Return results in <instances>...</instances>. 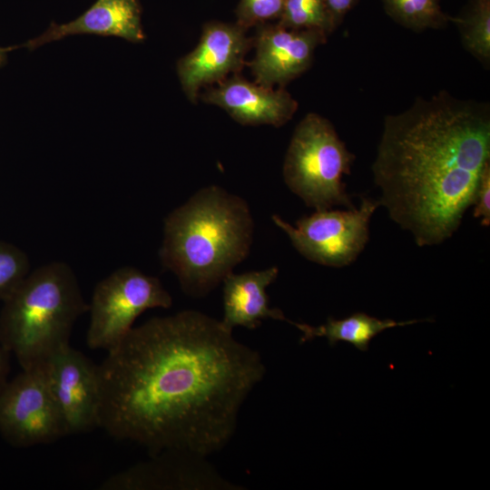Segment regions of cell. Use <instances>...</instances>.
Returning <instances> with one entry per match:
<instances>
[{"mask_svg": "<svg viewBox=\"0 0 490 490\" xmlns=\"http://www.w3.org/2000/svg\"><path fill=\"white\" fill-rule=\"evenodd\" d=\"M253 45L247 30L235 24L211 21L202 27L195 48L177 62L181 88L192 103L203 86L220 83L230 74H240Z\"/></svg>", "mask_w": 490, "mask_h": 490, "instance_id": "9", "label": "cell"}, {"mask_svg": "<svg viewBox=\"0 0 490 490\" xmlns=\"http://www.w3.org/2000/svg\"><path fill=\"white\" fill-rule=\"evenodd\" d=\"M15 48H16V46H9V47L0 46V67L4 65L5 63L6 62L7 54Z\"/></svg>", "mask_w": 490, "mask_h": 490, "instance_id": "25", "label": "cell"}, {"mask_svg": "<svg viewBox=\"0 0 490 490\" xmlns=\"http://www.w3.org/2000/svg\"><path fill=\"white\" fill-rule=\"evenodd\" d=\"M256 27L255 56L248 65L255 82L268 87H284L309 70L316 49L328 38L318 30H293L277 23Z\"/></svg>", "mask_w": 490, "mask_h": 490, "instance_id": "12", "label": "cell"}, {"mask_svg": "<svg viewBox=\"0 0 490 490\" xmlns=\"http://www.w3.org/2000/svg\"><path fill=\"white\" fill-rule=\"evenodd\" d=\"M99 428L118 440L200 456L221 450L266 368L220 320L196 310L133 327L98 365Z\"/></svg>", "mask_w": 490, "mask_h": 490, "instance_id": "1", "label": "cell"}, {"mask_svg": "<svg viewBox=\"0 0 490 490\" xmlns=\"http://www.w3.org/2000/svg\"><path fill=\"white\" fill-rule=\"evenodd\" d=\"M172 304V296L158 278L132 267L120 268L93 290L86 343L91 349L108 352L125 338L142 313Z\"/></svg>", "mask_w": 490, "mask_h": 490, "instance_id": "6", "label": "cell"}, {"mask_svg": "<svg viewBox=\"0 0 490 490\" xmlns=\"http://www.w3.org/2000/svg\"><path fill=\"white\" fill-rule=\"evenodd\" d=\"M277 24L293 30L315 29L328 36L336 29L325 0H286Z\"/></svg>", "mask_w": 490, "mask_h": 490, "instance_id": "19", "label": "cell"}, {"mask_svg": "<svg viewBox=\"0 0 490 490\" xmlns=\"http://www.w3.org/2000/svg\"><path fill=\"white\" fill-rule=\"evenodd\" d=\"M489 162V104L441 90L385 117L371 170L379 205L425 247L457 230Z\"/></svg>", "mask_w": 490, "mask_h": 490, "instance_id": "2", "label": "cell"}, {"mask_svg": "<svg viewBox=\"0 0 490 490\" xmlns=\"http://www.w3.org/2000/svg\"><path fill=\"white\" fill-rule=\"evenodd\" d=\"M253 228L246 201L204 187L165 218L161 262L185 294L205 297L248 256Z\"/></svg>", "mask_w": 490, "mask_h": 490, "instance_id": "3", "label": "cell"}, {"mask_svg": "<svg viewBox=\"0 0 490 490\" xmlns=\"http://www.w3.org/2000/svg\"><path fill=\"white\" fill-rule=\"evenodd\" d=\"M355 160L332 123L316 113L296 126L282 168L288 188L316 211L343 206L352 209L343 176Z\"/></svg>", "mask_w": 490, "mask_h": 490, "instance_id": "5", "label": "cell"}, {"mask_svg": "<svg viewBox=\"0 0 490 490\" xmlns=\"http://www.w3.org/2000/svg\"><path fill=\"white\" fill-rule=\"evenodd\" d=\"M204 103L218 106L242 125L268 124L280 127L298 110L299 103L284 87H268L231 75L199 95Z\"/></svg>", "mask_w": 490, "mask_h": 490, "instance_id": "13", "label": "cell"}, {"mask_svg": "<svg viewBox=\"0 0 490 490\" xmlns=\"http://www.w3.org/2000/svg\"><path fill=\"white\" fill-rule=\"evenodd\" d=\"M286 0H240L236 9V24L248 30L252 26L279 19Z\"/></svg>", "mask_w": 490, "mask_h": 490, "instance_id": "21", "label": "cell"}, {"mask_svg": "<svg viewBox=\"0 0 490 490\" xmlns=\"http://www.w3.org/2000/svg\"><path fill=\"white\" fill-rule=\"evenodd\" d=\"M44 366L67 436L99 427L98 365L68 345Z\"/></svg>", "mask_w": 490, "mask_h": 490, "instance_id": "10", "label": "cell"}, {"mask_svg": "<svg viewBox=\"0 0 490 490\" xmlns=\"http://www.w3.org/2000/svg\"><path fill=\"white\" fill-rule=\"evenodd\" d=\"M102 490H239L220 476L206 457L164 450L149 460L112 475Z\"/></svg>", "mask_w": 490, "mask_h": 490, "instance_id": "11", "label": "cell"}, {"mask_svg": "<svg viewBox=\"0 0 490 490\" xmlns=\"http://www.w3.org/2000/svg\"><path fill=\"white\" fill-rule=\"evenodd\" d=\"M450 22L459 31L464 48L485 66L490 64V0H469Z\"/></svg>", "mask_w": 490, "mask_h": 490, "instance_id": "17", "label": "cell"}, {"mask_svg": "<svg viewBox=\"0 0 490 490\" xmlns=\"http://www.w3.org/2000/svg\"><path fill=\"white\" fill-rule=\"evenodd\" d=\"M474 217L480 219L482 226L490 225V162L481 174L473 201Z\"/></svg>", "mask_w": 490, "mask_h": 490, "instance_id": "22", "label": "cell"}, {"mask_svg": "<svg viewBox=\"0 0 490 490\" xmlns=\"http://www.w3.org/2000/svg\"><path fill=\"white\" fill-rule=\"evenodd\" d=\"M358 0H325L336 28Z\"/></svg>", "mask_w": 490, "mask_h": 490, "instance_id": "23", "label": "cell"}, {"mask_svg": "<svg viewBox=\"0 0 490 490\" xmlns=\"http://www.w3.org/2000/svg\"><path fill=\"white\" fill-rule=\"evenodd\" d=\"M279 274L276 266L258 271L241 274H228L223 282V318L222 326L232 331L240 326L255 329L261 325V320L288 318L279 309L270 308L266 289L275 281Z\"/></svg>", "mask_w": 490, "mask_h": 490, "instance_id": "15", "label": "cell"}, {"mask_svg": "<svg viewBox=\"0 0 490 490\" xmlns=\"http://www.w3.org/2000/svg\"><path fill=\"white\" fill-rule=\"evenodd\" d=\"M385 12L398 24L415 32L444 28L451 16L440 0H382Z\"/></svg>", "mask_w": 490, "mask_h": 490, "instance_id": "18", "label": "cell"}, {"mask_svg": "<svg viewBox=\"0 0 490 490\" xmlns=\"http://www.w3.org/2000/svg\"><path fill=\"white\" fill-rule=\"evenodd\" d=\"M29 262L18 249L0 242V299H7L27 276Z\"/></svg>", "mask_w": 490, "mask_h": 490, "instance_id": "20", "label": "cell"}, {"mask_svg": "<svg viewBox=\"0 0 490 490\" xmlns=\"http://www.w3.org/2000/svg\"><path fill=\"white\" fill-rule=\"evenodd\" d=\"M420 321L422 320L397 322L390 318L380 319L364 312H356L342 319L328 318L325 324L318 327L287 319V322L302 332L300 343L312 340L317 337H325L330 346L341 341L349 343L361 351H367L371 340L384 330Z\"/></svg>", "mask_w": 490, "mask_h": 490, "instance_id": "16", "label": "cell"}, {"mask_svg": "<svg viewBox=\"0 0 490 490\" xmlns=\"http://www.w3.org/2000/svg\"><path fill=\"white\" fill-rule=\"evenodd\" d=\"M5 302L0 343L23 369L43 367L70 345L74 322L89 309L75 274L61 261L27 274Z\"/></svg>", "mask_w": 490, "mask_h": 490, "instance_id": "4", "label": "cell"}, {"mask_svg": "<svg viewBox=\"0 0 490 490\" xmlns=\"http://www.w3.org/2000/svg\"><path fill=\"white\" fill-rule=\"evenodd\" d=\"M8 352L0 343V387L6 382V375L8 372L7 356Z\"/></svg>", "mask_w": 490, "mask_h": 490, "instance_id": "24", "label": "cell"}, {"mask_svg": "<svg viewBox=\"0 0 490 490\" xmlns=\"http://www.w3.org/2000/svg\"><path fill=\"white\" fill-rule=\"evenodd\" d=\"M141 15L138 0H96L76 19L62 24L52 23L43 34L24 45L33 50L52 41L84 34L117 36L132 43H142L145 34Z\"/></svg>", "mask_w": 490, "mask_h": 490, "instance_id": "14", "label": "cell"}, {"mask_svg": "<svg viewBox=\"0 0 490 490\" xmlns=\"http://www.w3.org/2000/svg\"><path fill=\"white\" fill-rule=\"evenodd\" d=\"M379 206L377 200L361 197L358 208L316 211L297 220L296 226L276 214L271 218L303 257L323 266L342 268L363 251L369 239L370 219Z\"/></svg>", "mask_w": 490, "mask_h": 490, "instance_id": "7", "label": "cell"}, {"mask_svg": "<svg viewBox=\"0 0 490 490\" xmlns=\"http://www.w3.org/2000/svg\"><path fill=\"white\" fill-rule=\"evenodd\" d=\"M0 433L16 447L48 444L67 436L44 366L23 369L0 387Z\"/></svg>", "mask_w": 490, "mask_h": 490, "instance_id": "8", "label": "cell"}]
</instances>
